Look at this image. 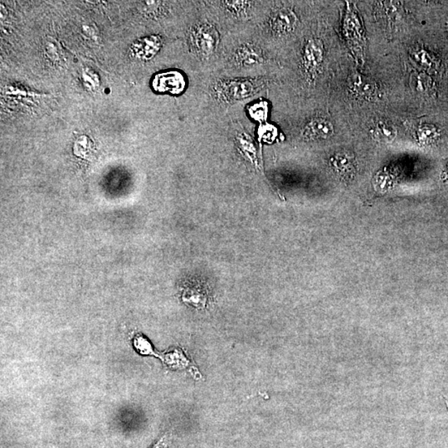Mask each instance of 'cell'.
<instances>
[{"label": "cell", "mask_w": 448, "mask_h": 448, "mask_svg": "<svg viewBox=\"0 0 448 448\" xmlns=\"http://www.w3.org/2000/svg\"><path fill=\"white\" fill-rule=\"evenodd\" d=\"M371 135L374 139L380 143H391L397 136V129L393 124L387 122L386 120H381L374 127Z\"/></svg>", "instance_id": "obj_9"}, {"label": "cell", "mask_w": 448, "mask_h": 448, "mask_svg": "<svg viewBox=\"0 0 448 448\" xmlns=\"http://www.w3.org/2000/svg\"><path fill=\"white\" fill-rule=\"evenodd\" d=\"M278 133L277 127L271 124L261 125L257 131L260 140L266 142V143H271V142L274 141L278 136Z\"/></svg>", "instance_id": "obj_15"}, {"label": "cell", "mask_w": 448, "mask_h": 448, "mask_svg": "<svg viewBox=\"0 0 448 448\" xmlns=\"http://www.w3.org/2000/svg\"><path fill=\"white\" fill-rule=\"evenodd\" d=\"M258 85L252 79L221 80L215 85L214 93L224 102L243 100L256 93Z\"/></svg>", "instance_id": "obj_1"}, {"label": "cell", "mask_w": 448, "mask_h": 448, "mask_svg": "<svg viewBox=\"0 0 448 448\" xmlns=\"http://www.w3.org/2000/svg\"><path fill=\"white\" fill-rule=\"evenodd\" d=\"M224 3H225L227 10L231 12L232 15L243 16L247 14L251 3L247 1H226Z\"/></svg>", "instance_id": "obj_16"}, {"label": "cell", "mask_w": 448, "mask_h": 448, "mask_svg": "<svg viewBox=\"0 0 448 448\" xmlns=\"http://www.w3.org/2000/svg\"><path fill=\"white\" fill-rule=\"evenodd\" d=\"M330 165L339 175H351L355 170V158L351 153L340 152L330 159Z\"/></svg>", "instance_id": "obj_10"}, {"label": "cell", "mask_w": 448, "mask_h": 448, "mask_svg": "<svg viewBox=\"0 0 448 448\" xmlns=\"http://www.w3.org/2000/svg\"><path fill=\"white\" fill-rule=\"evenodd\" d=\"M439 136H440V132L433 125L424 124L417 131V141L423 145L433 143L438 139Z\"/></svg>", "instance_id": "obj_12"}, {"label": "cell", "mask_w": 448, "mask_h": 448, "mask_svg": "<svg viewBox=\"0 0 448 448\" xmlns=\"http://www.w3.org/2000/svg\"><path fill=\"white\" fill-rule=\"evenodd\" d=\"M335 128L333 122L324 118H314L305 125L303 136L309 140H325L333 136Z\"/></svg>", "instance_id": "obj_5"}, {"label": "cell", "mask_w": 448, "mask_h": 448, "mask_svg": "<svg viewBox=\"0 0 448 448\" xmlns=\"http://www.w3.org/2000/svg\"><path fill=\"white\" fill-rule=\"evenodd\" d=\"M135 346L142 354L148 355L153 354L152 346L144 338L140 337L135 339Z\"/></svg>", "instance_id": "obj_18"}, {"label": "cell", "mask_w": 448, "mask_h": 448, "mask_svg": "<svg viewBox=\"0 0 448 448\" xmlns=\"http://www.w3.org/2000/svg\"><path fill=\"white\" fill-rule=\"evenodd\" d=\"M350 88L357 96L374 100L378 97V88L374 81L360 73H354L350 77Z\"/></svg>", "instance_id": "obj_6"}, {"label": "cell", "mask_w": 448, "mask_h": 448, "mask_svg": "<svg viewBox=\"0 0 448 448\" xmlns=\"http://www.w3.org/2000/svg\"><path fill=\"white\" fill-rule=\"evenodd\" d=\"M324 45L318 38H311L304 46L303 65L308 75L316 76L324 59Z\"/></svg>", "instance_id": "obj_3"}, {"label": "cell", "mask_w": 448, "mask_h": 448, "mask_svg": "<svg viewBox=\"0 0 448 448\" xmlns=\"http://www.w3.org/2000/svg\"><path fill=\"white\" fill-rule=\"evenodd\" d=\"M237 142L241 152L246 157L252 165L255 166L257 170H259V163H258L255 145L251 138L245 133L239 134L237 136Z\"/></svg>", "instance_id": "obj_11"}, {"label": "cell", "mask_w": 448, "mask_h": 448, "mask_svg": "<svg viewBox=\"0 0 448 448\" xmlns=\"http://www.w3.org/2000/svg\"><path fill=\"white\" fill-rule=\"evenodd\" d=\"M298 24L296 13L290 8H282L271 15L269 27L275 34H287L293 31Z\"/></svg>", "instance_id": "obj_4"}, {"label": "cell", "mask_w": 448, "mask_h": 448, "mask_svg": "<svg viewBox=\"0 0 448 448\" xmlns=\"http://www.w3.org/2000/svg\"><path fill=\"white\" fill-rule=\"evenodd\" d=\"M413 58L422 64V65L426 67L431 69H438L439 67L438 60L433 58L432 55L424 49L416 51L415 53L413 54Z\"/></svg>", "instance_id": "obj_14"}, {"label": "cell", "mask_w": 448, "mask_h": 448, "mask_svg": "<svg viewBox=\"0 0 448 448\" xmlns=\"http://www.w3.org/2000/svg\"><path fill=\"white\" fill-rule=\"evenodd\" d=\"M447 171H448V167H447Z\"/></svg>", "instance_id": "obj_20"}, {"label": "cell", "mask_w": 448, "mask_h": 448, "mask_svg": "<svg viewBox=\"0 0 448 448\" xmlns=\"http://www.w3.org/2000/svg\"><path fill=\"white\" fill-rule=\"evenodd\" d=\"M218 33L212 25L202 24L197 26L193 32V42L198 54L202 58H209L216 50Z\"/></svg>", "instance_id": "obj_2"}, {"label": "cell", "mask_w": 448, "mask_h": 448, "mask_svg": "<svg viewBox=\"0 0 448 448\" xmlns=\"http://www.w3.org/2000/svg\"><path fill=\"white\" fill-rule=\"evenodd\" d=\"M153 85L158 92L179 93L184 88L185 81L180 73L171 72L157 76Z\"/></svg>", "instance_id": "obj_7"}, {"label": "cell", "mask_w": 448, "mask_h": 448, "mask_svg": "<svg viewBox=\"0 0 448 448\" xmlns=\"http://www.w3.org/2000/svg\"><path fill=\"white\" fill-rule=\"evenodd\" d=\"M269 103L259 102L249 107V114L251 118L257 122H264L269 115Z\"/></svg>", "instance_id": "obj_13"}, {"label": "cell", "mask_w": 448, "mask_h": 448, "mask_svg": "<svg viewBox=\"0 0 448 448\" xmlns=\"http://www.w3.org/2000/svg\"><path fill=\"white\" fill-rule=\"evenodd\" d=\"M167 447V442H166V437H163L161 440H159L156 446H154L153 448H166Z\"/></svg>", "instance_id": "obj_19"}, {"label": "cell", "mask_w": 448, "mask_h": 448, "mask_svg": "<svg viewBox=\"0 0 448 448\" xmlns=\"http://www.w3.org/2000/svg\"><path fill=\"white\" fill-rule=\"evenodd\" d=\"M416 89L423 93H433V80L425 74H419L416 77Z\"/></svg>", "instance_id": "obj_17"}, {"label": "cell", "mask_w": 448, "mask_h": 448, "mask_svg": "<svg viewBox=\"0 0 448 448\" xmlns=\"http://www.w3.org/2000/svg\"><path fill=\"white\" fill-rule=\"evenodd\" d=\"M237 64L242 67L257 65L264 62V55L262 51L256 45L252 44L243 45L239 47L234 56Z\"/></svg>", "instance_id": "obj_8"}]
</instances>
